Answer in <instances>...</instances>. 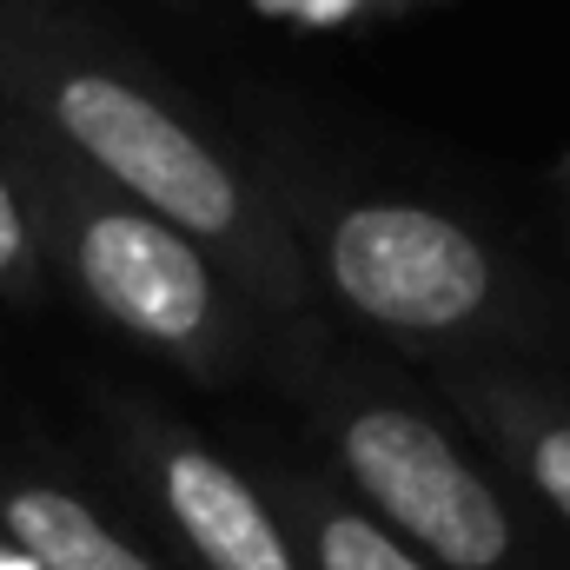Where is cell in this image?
Listing matches in <instances>:
<instances>
[{"label": "cell", "mask_w": 570, "mask_h": 570, "mask_svg": "<svg viewBox=\"0 0 570 570\" xmlns=\"http://www.w3.org/2000/svg\"><path fill=\"white\" fill-rule=\"evenodd\" d=\"M259 7H266V0H259Z\"/></svg>", "instance_id": "cell-10"}, {"label": "cell", "mask_w": 570, "mask_h": 570, "mask_svg": "<svg viewBox=\"0 0 570 570\" xmlns=\"http://www.w3.org/2000/svg\"><path fill=\"white\" fill-rule=\"evenodd\" d=\"M40 233L27 219V199L0 159V298H33L40 292Z\"/></svg>", "instance_id": "cell-9"}, {"label": "cell", "mask_w": 570, "mask_h": 570, "mask_svg": "<svg viewBox=\"0 0 570 570\" xmlns=\"http://www.w3.org/2000/svg\"><path fill=\"white\" fill-rule=\"evenodd\" d=\"M332 458L352 498H365V511L425 564L511 570L518 524L504 498L425 412L392 399H358L332 425Z\"/></svg>", "instance_id": "cell-3"}, {"label": "cell", "mask_w": 570, "mask_h": 570, "mask_svg": "<svg viewBox=\"0 0 570 570\" xmlns=\"http://www.w3.org/2000/svg\"><path fill=\"white\" fill-rule=\"evenodd\" d=\"M7 153L40 253L67 266V279L107 325H120L134 345L173 358L193 379H226L239 365V305L226 292V273L186 233L100 186L27 120H7Z\"/></svg>", "instance_id": "cell-2"}, {"label": "cell", "mask_w": 570, "mask_h": 570, "mask_svg": "<svg viewBox=\"0 0 570 570\" xmlns=\"http://www.w3.org/2000/svg\"><path fill=\"white\" fill-rule=\"evenodd\" d=\"M0 94L13 100V120L53 140L100 186L186 233L226 285L266 312H292L305 298V253L273 199L146 80L67 47L20 0H0Z\"/></svg>", "instance_id": "cell-1"}, {"label": "cell", "mask_w": 570, "mask_h": 570, "mask_svg": "<svg viewBox=\"0 0 570 570\" xmlns=\"http://www.w3.org/2000/svg\"><path fill=\"white\" fill-rule=\"evenodd\" d=\"M134 458H140L159 518L173 524V538L193 551L199 570H305L292 531L266 504V491L239 464L206 451L199 438L159 425V419H140Z\"/></svg>", "instance_id": "cell-5"}, {"label": "cell", "mask_w": 570, "mask_h": 570, "mask_svg": "<svg viewBox=\"0 0 570 570\" xmlns=\"http://www.w3.org/2000/svg\"><path fill=\"white\" fill-rule=\"evenodd\" d=\"M464 405L504 444V458L531 478L544 511H558L570 524V405H538L524 399V385H491V379L464 385Z\"/></svg>", "instance_id": "cell-7"}, {"label": "cell", "mask_w": 570, "mask_h": 570, "mask_svg": "<svg viewBox=\"0 0 570 570\" xmlns=\"http://www.w3.org/2000/svg\"><path fill=\"white\" fill-rule=\"evenodd\" d=\"M0 544L27 570H159L80 491L0 458Z\"/></svg>", "instance_id": "cell-6"}, {"label": "cell", "mask_w": 570, "mask_h": 570, "mask_svg": "<svg viewBox=\"0 0 570 570\" xmlns=\"http://www.w3.org/2000/svg\"><path fill=\"white\" fill-rule=\"evenodd\" d=\"M325 292L379 332L444 338L498 305L491 246L419 199H352L318 233Z\"/></svg>", "instance_id": "cell-4"}, {"label": "cell", "mask_w": 570, "mask_h": 570, "mask_svg": "<svg viewBox=\"0 0 570 570\" xmlns=\"http://www.w3.org/2000/svg\"><path fill=\"white\" fill-rule=\"evenodd\" d=\"M305 531H312L318 570H438L412 544H399L372 511H352V504L318 498V491H305Z\"/></svg>", "instance_id": "cell-8"}]
</instances>
